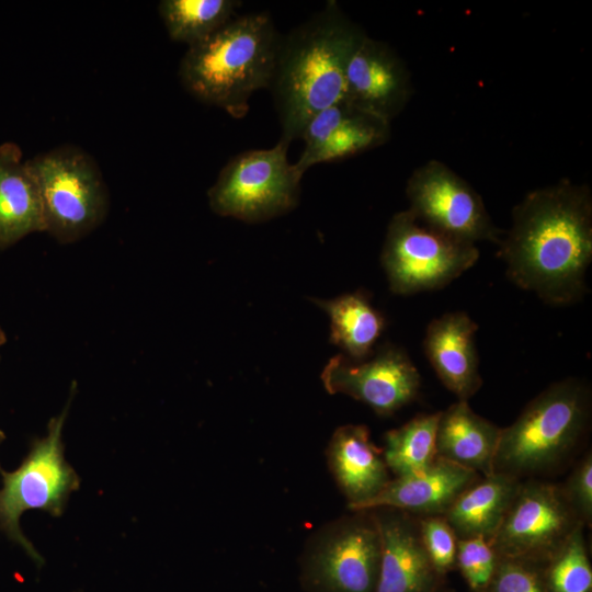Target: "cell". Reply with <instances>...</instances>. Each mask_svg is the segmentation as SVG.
Listing matches in <instances>:
<instances>
[{"label": "cell", "instance_id": "27", "mask_svg": "<svg viewBox=\"0 0 592 592\" xmlns=\"http://www.w3.org/2000/svg\"><path fill=\"white\" fill-rule=\"evenodd\" d=\"M418 520L424 548L442 576L456 565L458 538L444 515L418 516Z\"/></svg>", "mask_w": 592, "mask_h": 592}, {"label": "cell", "instance_id": "16", "mask_svg": "<svg viewBox=\"0 0 592 592\" xmlns=\"http://www.w3.org/2000/svg\"><path fill=\"white\" fill-rule=\"evenodd\" d=\"M478 325L465 311L431 320L423 339L424 354L436 376L457 400L468 401L482 386L476 346Z\"/></svg>", "mask_w": 592, "mask_h": 592}, {"label": "cell", "instance_id": "26", "mask_svg": "<svg viewBox=\"0 0 592 592\" xmlns=\"http://www.w3.org/2000/svg\"><path fill=\"white\" fill-rule=\"evenodd\" d=\"M497 563L498 556L486 539H458L456 565L473 590L482 591L488 587Z\"/></svg>", "mask_w": 592, "mask_h": 592}, {"label": "cell", "instance_id": "11", "mask_svg": "<svg viewBox=\"0 0 592 592\" xmlns=\"http://www.w3.org/2000/svg\"><path fill=\"white\" fill-rule=\"evenodd\" d=\"M306 570L323 592H374L380 557L376 523L368 510L327 525L309 543Z\"/></svg>", "mask_w": 592, "mask_h": 592}, {"label": "cell", "instance_id": "2", "mask_svg": "<svg viewBox=\"0 0 592 592\" xmlns=\"http://www.w3.org/2000/svg\"><path fill=\"white\" fill-rule=\"evenodd\" d=\"M366 34L335 1L282 36L270 84L281 140L300 137L319 112L344 99L345 71Z\"/></svg>", "mask_w": 592, "mask_h": 592}, {"label": "cell", "instance_id": "13", "mask_svg": "<svg viewBox=\"0 0 592 592\" xmlns=\"http://www.w3.org/2000/svg\"><path fill=\"white\" fill-rule=\"evenodd\" d=\"M412 91L411 75L395 49L365 35L346 66L344 100L390 123L406 107Z\"/></svg>", "mask_w": 592, "mask_h": 592}, {"label": "cell", "instance_id": "20", "mask_svg": "<svg viewBox=\"0 0 592 592\" xmlns=\"http://www.w3.org/2000/svg\"><path fill=\"white\" fill-rule=\"evenodd\" d=\"M501 428L476 413L466 400L440 411L435 433L436 457L480 476L493 470Z\"/></svg>", "mask_w": 592, "mask_h": 592}, {"label": "cell", "instance_id": "23", "mask_svg": "<svg viewBox=\"0 0 592 592\" xmlns=\"http://www.w3.org/2000/svg\"><path fill=\"white\" fill-rule=\"evenodd\" d=\"M240 4L236 0H162L158 10L170 38L191 46L228 23Z\"/></svg>", "mask_w": 592, "mask_h": 592}, {"label": "cell", "instance_id": "10", "mask_svg": "<svg viewBox=\"0 0 592 592\" xmlns=\"http://www.w3.org/2000/svg\"><path fill=\"white\" fill-rule=\"evenodd\" d=\"M408 210L421 223L456 239L499 244L503 231L492 221L481 196L439 160L417 168L406 186Z\"/></svg>", "mask_w": 592, "mask_h": 592}, {"label": "cell", "instance_id": "19", "mask_svg": "<svg viewBox=\"0 0 592 592\" xmlns=\"http://www.w3.org/2000/svg\"><path fill=\"white\" fill-rule=\"evenodd\" d=\"M45 231L39 187L22 150L12 141L0 145V249L25 236Z\"/></svg>", "mask_w": 592, "mask_h": 592}, {"label": "cell", "instance_id": "28", "mask_svg": "<svg viewBox=\"0 0 592 592\" xmlns=\"http://www.w3.org/2000/svg\"><path fill=\"white\" fill-rule=\"evenodd\" d=\"M488 592H546L544 579L531 561L498 557Z\"/></svg>", "mask_w": 592, "mask_h": 592}, {"label": "cell", "instance_id": "17", "mask_svg": "<svg viewBox=\"0 0 592 592\" xmlns=\"http://www.w3.org/2000/svg\"><path fill=\"white\" fill-rule=\"evenodd\" d=\"M480 477L473 470L436 457L423 470L390 479L360 511L391 508L415 516L444 515Z\"/></svg>", "mask_w": 592, "mask_h": 592}, {"label": "cell", "instance_id": "7", "mask_svg": "<svg viewBox=\"0 0 592 592\" xmlns=\"http://www.w3.org/2000/svg\"><path fill=\"white\" fill-rule=\"evenodd\" d=\"M71 396L22 464L13 471L1 470L0 527L37 562H42V557L24 536L20 517L27 510H43L59 516L70 493L79 487L78 475L65 459L61 441Z\"/></svg>", "mask_w": 592, "mask_h": 592}, {"label": "cell", "instance_id": "3", "mask_svg": "<svg viewBox=\"0 0 592 592\" xmlns=\"http://www.w3.org/2000/svg\"><path fill=\"white\" fill-rule=\"evenodd\" d=\"M281 38L269 13L234 16L189 46L179 69L182 86L198 101L242 118L252 94L270 88Z\"/></svg>", "mask_w": 592, "mask_h": 592}, {"label": "cell", "instance_id": "8", "mask_svg": "<svg viewBox=\"0 0 592 592\" xmlns=\"http://www.w3.org/2000/svg\"><path fill=\"white\" fill-rule=\"evenodd\" d=\"M286 143L235 156L207 192L214 213L248 223L282 215L297 204L304 173L287 159Z\"/></svg>", "mask_w": 592, "mask_h": 592}, {"label": "cell", "instance_id": "31", "mask_svg": "<svg viewBox=\"0 0 592 592\" xmlns=\"http://www.w3.org/2000/svg\"><path fill=\"white\" fill-rule=\"evenodd\" d=\"M4 434L0 431V443L3 441Z\"/></svg>", "mask_w": 592, "mask_h": 592}, {"label": "cell", "instance_id": "24", "mask_svg": "<svg viewBox=\"0 0 592 592\" xmlns=\"http://www.w3.org/2000/svg\"><path fill=\"white\" fill-rule=\"evenodd\" d=\"M439 412L418 414L384 436L383 456L395 477L418 473L436 458L435 433Z\"/></svg>", "mask_w": 592, "mask_h": 592}, {"label": "cell", "instance_id": "1", "mask_svg": "<svg viewBox=\"0 0 592 592\" xmlns=\"http://www.w3.org/2000/svg\"><path fill=\"white\" fill-rule=\"evenodd\" d=\"M508 278L554 307L588 294L592 262V194L569 180L531 191L512 210L498 244Z\"/></svg>", "mask_w": 592, "mask_h": 592}, {"label": "cell", "instance_id": "14", "mask_svg": "<svg viewBox=\"0 0 592 592\" xmlns=\"http://www.w3.org/2000/svg\"><path fill=\"white\" fill-rule=\"evenodd\" d=\"M368 511L380 542L374 592H433L441 574L424 548L418 516L391 508Z\"/></svg>", "mask_w": 592, "mask_h": 592}, {"label": "cell", "instance_id": "29", "mask_svg": "<svg viewBox=\"0 0 592 592\" xmlns=\"http://www.w3.org/2000/svg\"><path fill=\"white\" fill-rule=\"evenodd\" d=\"M561 492L584 526L592 520V454L589 451L574 466Z\"/></svg>", "mask_w": 592, "mask_h": 592}, {"label": "cell", "instance_id": "6", "mask_svg": "<svg viewBox=\"0 0 592 592\" xmlns=\"http://www.w3.org/2000/svg\"><path fill=\"white\" fill-rule=\"evenodd\" d=\"M479 255L475 243L435 230L405 209L388 224L380 260L391 292L413 295L447 286Z\"/></svg>", "mask_w": 592, "mask_h": 592}, {"label": "cell", "instance_id": "15", "mask_svg": "<svg viewBox=\"0 0 592 592\" xmlns=\"http://www.w3.org/2000/svg\"><path fill=\"white\" fill-rule=\"evenodd\" d=\"M390 123L341 100L316 114L305 126L297 168L305 173L318 163L342 160L384 145Z\"/></svg>", "mask_w": 592, "mask_h": 592}, {"label": "cell", "instance_id": "18", "mask_svg": "<svg viewBox=\"0 0 592 592\" xmlns=\"http://www.w3.org/2000/svg\"><path fill=\"white\" fill-rule=\"evenodd\" d=\"M328 464L352 511H360L389 482L383 449L362 424L338 428L328 445Z\"/></svg>", "mask_w": 592, "mask_h": 592}, {"label": "cell", "instance_id": "12", "mask_svg": "<svg viewBox=\"0 0 592 592\" xmlns=\"http://www.w3.org/2000/svg\"><path fill=\"white\" fill-rule=\"evenodd\" d=\"M321 379L329 394L348 395L382 415L414 401L421 388L420 373L409 355L391 344L360 362L337 355L325 366Z\"/></svg>", "mask_w": 592, "mask_h": 592}, {"label": "cell", "instance_id": "21", "mask_svg": "<svg viewBox=\"0 0 592 592\" xmlns=\"http://www.w3.org/2000/svg\"><path fill=\"white\" fill-rule=\"evenodd\" d=\"M521 480L505 474L481 476L452 504L444 517L458 539L490 542L501 525Z\"/></svg>", "mask_w": 592, "mask_h": 592}, {"label": "cell", "instance_id": "25", "mask_svg": "<svg viewBox=\"0 0 592 592\" xmlns=\"http://www.w3.org/2000/svg\"><path fill=\"white\" fill-rule=\"evenodd\" d=\"M578 526L561 548L547 561L546 592H591L592 569L583 535Z\"/></svg>", "mask_w": 592, "mask_h": 592}, {"label": "cell", "instance_id": "22", "mask_svg": "<svg viewBox=\"0 0 592 592\" xmlns=\"http://www.w3.org/2000/svg\"><path fill=\"white\" fill-rule=\"evenodd\" d=\"M315 303L330 317V341L350 360L360 362L373 354V346L384 331L385 319L366 294L357 291L331 300L315 299Z\"/></svg>", "mask_w": 592, "mask_h": 592}, {"label": "cell", "instance_id": "5", "mask_svg": "<svg viewBox=\"0 0 592 592\" xmlns=\"http://www.w3.org/2000/svg\"><path fill=\"white\" fill-rule=\"evenodd\" d=\"M27 161L39 187L46 232L60 243H70L101 225L109 210V193L89 153L61 146Z\"/></svg>", "mask_w": 592, "mask_h": 592}, {"label": "cell", "instance_id": "30", "mask_svg": "<svg viewBox=\"0 0 592 592\" xmlns=\"http://www.w3.org/2000/svg\"><path fill=\"white\" fill-rule=\"evenodd\" d=\"M4 342H5V334H4V331L0 327V348L4 344Z\"/></svg>", "mask_w": 592, "mask_h": 592}, {"label": "cell", "instance_id": "9", "mask_svg": "<svg viewBox=\"0 0 592 592\" xmlns=\"http://www.w3.org/2000/svg\"><path fill=\"white\" fill-rule=\"evenodd\" d=\"M580 525L559 485L523 479L489 544L501 558L547 562Z\"/></svg>", "mask_w": 592, "mask_h": 592}, {"label": "cell", "instance_id": "4", "mask_svg": "<svg viewBox=\"0 0 592 592\" xmlns=\"http://www.w3.org/2000/svg\"><path fill=\"white\" fill-rule=\"evenodd\" d=\"M590 420L587 382L568 377L550 384L501 428L492 473L523 480L551 471L578 447Z\"/></svg>", "mask_w": 592, "mask_h": 592}]
</instances>
